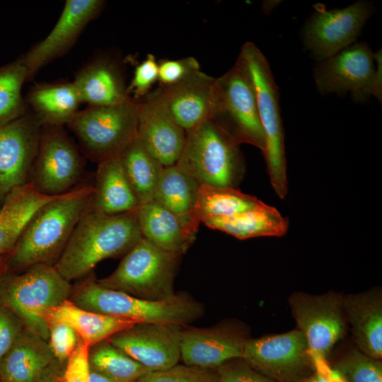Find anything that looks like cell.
I'll use <instances>...</instances> for the list:
<instances>
[{
    "mask_svg": "<svg viewBox=\"0 0 382 382\" xmlns=\"http://www.w3.org/2000/svg\"><path fill=\"white\" fill-rule=\"evenodd\" d=\"M93 186L77 187L40 208L6 259V272L37 264L54 265L79 219L91 204Z\"/></svg>",
    "mask_w": 382,
    "mask_h": 382,
    "instance_id": "cell-1",
    "label": "cell"
},
{
    "mask_svg": "<svg viewBox=\"0 0 382 382\" xmlns=\"http://www.w3.org/2000/svg\"><path fill=\"white\" fill-rule=\"evenodd\" d=\"M141 238L135 212L107 215L89 207L54 266L69 282L81 279L100 261L124 256Z\"/></svg>",
    "mask_w": 382,
    "mask_h": 382,
    "instance_id": "cell-2",
    "label": "cell"
},
{
    "mask_svg": "<svg viewBox=\"0 0 382 382\" xmlns=\"http://www.w3.org/2000/svg\"><path fill=\"white\" fill-rule=\"evenodd\" d=\"M69 300L86 310L128 318L137 323L185 325L202 316V305L186 294L148 300L105 288L93 277L85 279Z\"/></svg>",
    "mask_w": 382,
    "mask_h": 382,
    "instance_id": "cell-3",
    "label": "cell"
},
{
    "mask_svg": "<svg viewBox=\"0 0 382 382\" xmlns=\"http://www.w3.org/2000/svg\"><path fill=\"white\" fill-rule=\"evenodd\" d=\"M72 291L71 283L48 264H37L20 272H6L0 277V306L11 311L26 330L46 342L45 312L69 300Z\"/></svg>",
    "mask_w": 382,
    "mask_h": 382,
    "instance_id": "cell-4",
    "label": "cell"
},
{
    "mask_svg": "<svg viewBox=\"0 0 382 382\" xmlns=\"http://www.w3.org/2000/svg\"><path fill=\"white\" fill-rule=\"evenodd\" d=\"M236 64L253 84L265 136L263 154L267 172L275 192L284 199L288 192V182L277 86L267 59L253 42H247L242 46Z\"/></svg>",
    "mask_w": 382,
    "mask_h": 382,
    "instance_id": "cell-5",
    "label": "cell"
},
{
    "mask_svg": "<svg viewBox=\"0 0 382 382\" xmlns=\"http://www.w3.org/2000/svg\"><path fill=\"white\" fill-rule=\"evenodd\" d=\"M175 165L200 185L236 188L245 173L239 144L210 120L186 132Z\"/></svg>",
    "mask_w": 382,
    "mask_h": 382,
    "instance_id": "cell-6",
    "label": "cell"
},
{
    "mask_svg": "<svg viewBox=\"0 0 382 382\" xmlns=\"http://www.w3.org/2000/svg\"><path fill=\"white\" fill-rule=\"evenodd\" d=\"M180 257L141 238L112 273L97 282L105 288L144 299H167L175 294L174 279Z\"/></svg>",
    "mask_w": 382,
    "mask_h": 382,
    "instance_id": "cell-7",
    "label": "cell"
},
{
    "mask_svg": "<svg viewBox=\"0 0 382 382\" xmlns=\"http://www.w3.org/2000/svg\"><path fill=\"white\" fill-rule=\"evenodd\" d=\"M209 120L237 144H251L264 153L255 93L248 75L236 64L214 79Z\"/></svg>",
    "mask_w": 382,
    "mask_h": 382,
    "instance_id": "cell-8",
    "label": "cell"
},
{
    "mask_svg": "<svg viewBox=\"0 0 382 382\" xmlns=\"http://www.w3.org/2000/svg\"><path fill=\"white\" fill-rule=\"evenodd\" d=\"M76 137L83 157L97 164L118 156L137 137V103L87 106L66 125Z\"/></svg>",
    "mask_w": 382,
    "mask_h": 382,
    "instance_id": "cell-9",
    "label": "cell"
},
{
    "mask_svg": "<svg viewBox=\"0 0 382 382\" xmlns=\"http://www.w3.org/2000/svg\"><path fill=\"white\" fill-rule=\"evenodd\" d=\"M42 127L30 180L40 193L60 196L77 188L84 159L79 147L63 128Z\"/></svg>",
    "mask_w": 382,
    "mask_h": 382,
    "instance_id": "cell-10",
    "label": "cell"
},
{
    "mask_svg": "<svg viewBox=\"0 0 382 382\" xmlns=\"http://www.w3.org/2000/svg\"><path fill=\"white\" fill-rule=\"evenodd\" d=\"M381 54L366 43L350 45L323 60L315 71L318 88L324 93L350 92L357 100L381 96Z\"/></svg>",
    "mask_w": 382,
    "mask_h": 382,
    "instance_id": "cell-11",
    "label": "cell"
},
{
    "mask_svg": "<svg viewBox=\"0 0 382 382\" xmlns=\"http://www.w3.org/2000/svg\"><path fill=\"white\" fill-rule=\"evenodd\" d=\"M241 359L275 382H294L315 370L306 339L299 329L248 339Z\"/></svg>",
    "mask_w": 382,
    "mask_h": 382,
    "instance_id": "cell-12",
    "label": "cell"
},
{
    "mask_svg": "<svg viewBox=\"0 0 382 382\" xmlns=\"http://www.w3.org/2000/svg\"><path fill=\"white\" fill-rule=\"evenodd\" d=\"M343 299L334 292L317 296L295 292L289 297L293 316L313 359L324 360L343 336L346 328Z\"/></svg>",
    "mask_w": 382,
    "mask_h": 382,
    "instance_id": "cell-13",
    "label": "cell"
},
{
    "mask_svg": "<svg viewBox=\"0 0 382 382\" xmlns=\"http://www.w3.org/2000/svg\"><path fill=\"white\" fill-rule=\"evenodd\" d=\"M315 8L305 29V43L323 61L350 46L373 12L371 5L364 1L341 9L327 10L320 4Z\"/></svg>",
    "mask_w": 382,
    "mask_h": 382,
    "instance_id": "cell-14",
    "label": "cell"
},
{
    "mask_svg": "<svg viewBox=\"0 0 382 382\" xmlns=\"http://www.w3.org/2000/svg\"><path fill=\"white\" fill-rule=\"evenodd\" d=\"M41 127L31 112L0 126V202L29 183Z\"/></svg>",
    "mask_w": 382,
    "mask_h": 382,
    "instance_id": "cell-15",
    "label": "cell"
},
{
    "mask_svg": "<svg viewBox=\"0 0 382 382\" xmlns=\"http://www.w3.org/2000/svg\"><path fill=\"white\" fill-rule=\"evenodd\" d=\"M184 325L137 323L108 339L114 346L151 371L178 364Z\"/></svg>",
    "mask_w": 382,
    "mask_h": 382,
    "instance_id": "cell-16",
    "label": "cell"
},
{
    "mask_svg": "<svg viewBox=\"0 0 382 382\" xmlns=\"http://www.w3.org/2000/svg\"><path fill=\"white\" fill-rule=\"evenodd\" d=\"M102 0H66L49 34L21 57L30 80L42 66L64 54L101 11Z\"/></svg>",
    "mask_w": 382,
    "mask_h": 382,
    "instance_id": "cell-17",
    "label": "cell"
},
{
    "mask_svg": "<svg viewBox=\"0 0 382 382\" xmlns=\"http://www.w3.org/2000/svg\"><path fill=\"white\" fill-rule=\"evenodd\" d=\"M185 136L156 92L137 103V138L163 166L177 163Z\"/></svg>",
    "mask_w": 382,
    "mask_h": 382,
    "instance_id": "cell-18",
    "label": "cell"
},
{
    "mask_svg": "<svg viewBox=\"0 0 382 382\" xmlns=\"http://www.w3.org/2000/svg\"><path fill=\"white\" fill-rule=\"evenodd\" d=\"M248 339L239 328L220 324L207 328H183L180 358L188 366L209 369L241 359Z\"/></svg>",
    "mask_w": 382,
    "mask_h": 382,
    "instance_id": "cell-19",
    "label": "cell"
},
{
    "mask_svg": "<svg viewBox=\"0 0 382 382\" xmlns=\"http://www.w3.org/2000/svg\"><path fill=\"white\" fill-rule=\"evenodd\" d=\"M215 78L201 70L156 93L175 121L187 132L209 120Z\"/></svg>",
    "mask_w": 382,
    "mask_h": 382,
    "instance_id": "cell-20",
    "label": "cell"
},
{
    "mask_svg": "<svg viewBox=\"0 0 382 382\" xmlns=\"http://www.w3.org/2000/svg\"><path fill=\"white\" fill-rule=\"evenodd\" d=\"M43 318L48 328L56 324L72 328L89 348L137 323L128 318L86 310L69 299L50 308Z\"/></svg>",
    "mask_w": 382,
    "mask_h": 382,
    "instance_id": "cell-21",
    "label": "cell"
},
{
    "mask_svg": "<svg viewBox=\"0 0 382 382\" xmlns=\"http://www.w3.org/2000/svg\"><path fill=\"white\" fill-rule=\"evenodd\" d=\"M346 320L351 325L359 351L382 357V295L379 289L349 294L343 299Z\"/></svg>",
    "mask_w": 382,
    "mask_h": 382,
    "instance_id": "cell-22",
    "label": "cell"
},
{
    "mask_svg": "<svg viewBox=\"0 0 382 382\" xmlns=\"http://www.w3.org/2000/svg\"><path fill=\"white\" fill-rule=\"evenodd\" d=\"M73 83L81 103L88 106H115L133 100L120 70L105 59H96L83 66Z\"/></svg>",
    "mask_w": 382,
    "mask_h": 382,
    "instance_id": "cell-23",
    "label": "cell"
},
{
    "mask_svg": "<svg viewBox=\"0 0 382 382\" xmlns=\"http://www.w3.org/2000/svg\"><path fill=\"white\" fill-rule=\"evenodd\" d=\"M54 361L47 342L25 329L0 361V381L37 382Z\"/></svg>",
    "mask_w": 382,
    "mask_h": 382,
    "instance_id": "cell-24",
    "label": "cell"
},
{
    "mask_svg": "<svg viewBox=\"0 0 382 382\" xmlns=\"http://www.w3.org/2000/svg\"><path fill=\"white\" fill-rule=\"evenodd\" d=\"M60 196L42 194L30 183L9 192L0 207V255L13 250L28 223L40 208Z\"/></svg>",
    "mask_w": 382,
    "mask_h": 382,
    "instance_id": "cell-25",
    "label": "cell"
},
{
    "mask_svg": "<svg viewBox=\"0 0 382 382\" xmlns=\"http://www.w3.org/2000/svg\"><path fill=\"white\" fill-rule=\"evenodd\" d=\"M140 204L125 175L120 156L98 163L90 209L107 215L135 212Z\"/></svg>",
    "mask_w": 382,
    "mask_h": 382,
    "instance_id": "cell-26",
    "label": "cell"
},
{
    "mask_svg": "<svg viewBox=\"0 0 382 382\" xmlns=\"http://www.w3.org/2000/svg\"><path fill=\"white\" fill-rule=\"evenodd\" d=\"M135 214L141 237L165 251L182 255L196 238L176 216L154 201L141 204Z\"/></svg>",
    "mask_w": 382,
    "mask_h": 382,
    "instance_id": "cell-27",
    "label": "cell"
},
{
    "mask_svg": "<svg viewBox=\"0 0 382 382\" xmlns=\"http://www.w3.org/2000/svg\"><path fill=\"white\" fill-rule=\"evenodd\" d=\"M25 103L42 127L67 125L81 103L73 81L37 83L29 90Z\"/></svg>",
    "mask_w": 382,
    "mask_h": 382,
    "instance_id": "cell-28",
    "label": "cell"
},
{
    "mask_svg": "<svg viewBox=\"0 0 382 382\" xmlns=\"http://www.w3.org/2000/svg\"><path fill=\"white\" fill-rule=\"evenodd\" d=\"M199 185L176 165L164 166L154 197L155 202L176 216L195 234L200 224L195 216Z\"/></svg>",
    "mask_w": 382,
    "mask_h": 382,
    "instance_id": "cell-29",
    "label": "cell"
},
{
    "mask_svg": "<svg viewBox=\"0 0 382 382\" xmlns=\"http://www.w3.org/2000/svg\"><path fill=\"white\" fill-rule=\"evenodd\" d=\"M207 227L238 239L261 236H282L289 227L286 218L273 207L262 202L250 209L227 216L210 218L203 221Z\"/></svg>",
    "mask_w": 382,
    "mask_h": 382,
    "instance_id": "cell-30",
    "label": "cell"
},
{
    "mask_svg": "<svg viewBox=\"0 0 382 382\" xmlns=\"http://www.w3.org/2000/svg\"><path fill=\"white\" fill-rule=\"evenodd\" d=\"M120 159L127 181L140 205L154 201L163 168L137 137L122 151Z\"/></svg>",
    "mask_w": 382,
    "mask_h": 382,
    "instance_id": "cell-31",
    "label": "cell"
},
{
    "mask_svg": "<svg viewBox=\"0 0 382 382\" xmlns=\"http://www.w3.org/2000/svg\"><path fill=\"white\" fill-rule=\"evenodd\" d=\"M262 201L236 188L201 185L195 216L199 223L210 218L231 216L260 204Z\"/></svg>",
    "mask_w": 382,
    "mask_h": 382,
    "instance_id": "cell-32",
    "label": "cell"
},
{
    "mask_svg": "<svg viewBox=\"0 0 382 382\" xmlns=\"http://www.w3.org/2000/svg\"><path fill=\"white\" fill-rule=\"evenodd\" d=\"M88 361L91 369L114 382H136L151 372L108 340L89 348Z\"/></svg>",
    "mask_w": 382,
    "mask_h": 382,
    "instance_id": "cell-33",
    "label": "cell"
},
{
    "mask_svg": "<svg viewBox=\"0 0 382 382\" xmlns=\"http://www.w3.org/2000/svg\"><path fill=\"white\" fill-rule=\"evenodd\" d=\"M28 81V71L21 58L0 66V126L27 112L22 87Z\"/></svg>",
    "mask_w": 382,
    "mask_h": 382,
    "instance_id": "cell-34",
    "label": "cell"
},
{
    "mask_svg": "<svg viewBox=\"0 0 382 382\" xmlns=\"http://www.w3.org/2000/svg\"><path fill=\"white\" fill-rule=\"evenodd\" d=\"M345 382H382V361L359 350H352L332 369Z\"/></svg>",
    "mask_w": 382,
    "mask_h": 382,
    "instance_id": "cell-35",
    "label": "cell"
},
{
    "mask_svg": "<svg viewBox=\"0 0 382 382\" xmlns=\"http://www.w3.org/2000/svg\"><path fill=\"white\" fill-rule=\"evenodd\" d=\"M136 382H218V379L217 374L208 369L176 364L166 370L147 373Z\"/></svg>",
    "mask_w": 382,
    "mask_h": 382,
    "instance_id": "cell-36",
    "label": "cell"
},
{
    "mask_svg": "<svg viewBox=\"0 0 382 382\" xmlns=\"http://www.w3.org/2000/svg\"><path fill=\"white\" fill-rule=\"evenodd\" d=\"M80 339L75 330L64 324L49 326L47 343L52 355L57 362H66L69 357L76 349Z\"/></svg>",
    "mask_w": 382,
    "mask_h": 382,
    "instance_id": "cell-37",
    "label": "cell"
},
{
    "mask_svg": "<svg viewBox=\"0 0 382 382\" xmlns=\"http://www.w3.org/2000/svg\"><path fill=\"white\" fill-rule=\"evenodd\" d=\"M158 63V81L161 86L179 83L200 70L197 59L193 57L178 59H161Z\"/></svg>",
    "mask_w": 382,
    "mask_h": 382,
    "instance_id": "cell-38",
    "label": "cell"
},
{
    "mask_svg": "<svg viewBox=\"0 0 382 382\" xmlns=\"http://www.w3.org/2000/svg\"><path fill=\"white\" fill-rule=\"evenodd\" d=\"M158 79V63L154 54H149L134 69L130 84L127 88L129 97L130 94L134 99L146 97Z\"/></svg>",
    "mask_w": 382,
    "mask_h": 382,
    "instance_id": "cell-39",
    "label": "cell"
},
{
    "mask_svg": "<svg viewBox=\"0 0 382 382\" xmlns=\"http://www.w3.org/2000/svg\"><path fill=\"white\" fill-rule=\"evenodd\" d=\"M230 360L218 367V382H275L250 367L242 359Z\"/></svg>",
    "mask_w": 382,
    "mask_h": 382,
    "instance_id": "cell-40",
    "label": "cell"
},
{
    "mask_svg": "<svg viewBox=\"0 0 382 382\" xmlns=\"http://www.w3.org/2000/svg\"><path fill=\"white\" fill-rule=\"evenodd\" d=\"M89 347L81 340L67 359L62 382H89Z\"/></svg>",
    "mask_w": 382,
    "mask_h": 382,
    "instance_id": "cell-41",
    "label": "cell"
},
{
    "mask_svg": "<svg viewBox=\"0 0 382 382\" xmlns=\"http://www.w3.org/2000/svg\"><path fill=\"white\" fill-rule=\"evenodd\" d=\"M24 330L20 319L8 308L0 306V361Z\"/></svg>",
    "mask_w": 382,
    "mask_h": 382,
    "instance_id": "cell-42",
    "label": "cell"
},
{
    "mask_svg": "<svg viewBox=\"0 0 382 382\" xmlns=\"http://www.w3.org/2000/svg\"><path fill=\"white\" fill-rule=\"evenodd\" d=\"M313 362L314 371L294 382H331L332 369L328 367L324 360L316 359Z\"/></svg>",
    "mask_w": 382,
    "mask_h": 382,
    "instance_id": "cell-43",
    "label": "cell"
},
{
    "mask_svg": "<svg viewBox=\"0 0 382 382\" xmlns=\"http://www.w3.org/2000/svg\"><path fill=\"white\" fill-rule=\"evenodd\" d=\"M54 363L43 373L37 382H62V376L57 374Z\"/></svg>",
    "mask_w": 382,
    "mask_h": 382,
    "instance_id": "cell-44",
    "label": "cell"
},
{
    "mask_svg": "<svg viewBox=\"0 0 382 382\" xmlns=\"http://www.w3.org/2000/svg\"><path fill=\"white\" fill-rule=\"evenodd\" d=\"M89 382H114L105 375L90 368Z\"/></svg>",
    "mask_w": 382,
    "mask_h": 382,
    "instance_id": "cell-45",
    "label": "cell"
},
{
    "mask_svg": "<svg viewBox=\"0 0 382 382\" xmlns=\"http://www.w3.org/2000/svg\"><path fill=\"white\" fill-rule=\"evenodd\" d=\"M6 259L3 255H0V277L6 272Z\"/></svg>",
    "mask_w": 382,
    "mask_h": 382,
    "instance_id": "cell-46",
    "label": "cell"
},
{
    "mask_svg": "<svg viewBox=\"0 0 382 382\" xmlns=\"http://www.w3.org/2000/svg\"><path fill=\"white\" fill-rule=\"evenodd\" d=\"M0 382H3V381H0Z\"/></svg>",
    "mask_w": 382,
    "mask_h": 382,
    "instance_id": "cell-47",
    "label": "cell"
}]
</instances>
